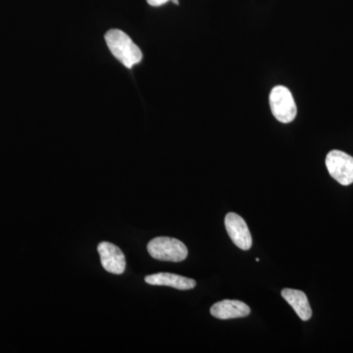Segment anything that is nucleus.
I'll use <instances>...</instances> for the list:
<instances>
[{
	"mask_svg": "<svg viewBox=\"0 0 353 353\" xmlns=\"http://www.w3.org/2000/svg\"><path fill=\"white\" fill-rule=\"evenodd\" d=\"M104 39L113 57L119 60L126 68L132 69L134 65L143 60L141 48L132 41L126 32L112 29L106 32Z\"/></svg>",
	"mask_w": 353,
	"mask_h": 353,
	"instance_id": "nucleus-1",
	"label": "nucleus"
},
{
	"mask_svg": "<svg viewBox=\"0 0 353 353\" xmlns=\"http://www.w3.org/2000/svg\"><path fill=\"white\" fill-rule=\"evenodd\" d=\"M148 252L152 259L160 261L181 262L188 257V248L176 239L159 236L148 245Z\"/></svg>",
	"mask_w": 353,
	"mask_h": 353,
	"instance_id": "nucleus-2",
	"label": "nucleus"
},
{
	"mask_svg": "<svg viewBox=\"0 0 353 353\" xmlns=\"http://www.w3.org/2000/svg\"><path fill=\"white\" fill-rule=\"evenodd\" d=\"M269 103L272 114L279 122L288 124L296 119V104L289 88L283 85L273 88L269 97Z\"/></svg>",
	"mask_w": 353,
	"mask_h": 353,
	"instance_id": "nucleus-3",
	"label": "nucleus"
},
{
	"mask_svg": "<svg viewBox=\"0 0 353 353\" xmlns=\"http://www.w3.org/2000/svg\"><path fill=\"white\" fill-rule=\"evenodd\" d=\"M330 175L343 185L353 183V157L341 150H332L326 157Z\"/></svg>",
	"mask_w": 353,
	"mask_h": 353,
	"instance_id": "nucleus-4",
	"label": "nucleus"
},
{
	"mask_svg": "<svg viewBox=\"0 0 353 353\" xmlns=\"http://www.w3.org/2000/svg\"><path fill=\"white\" fill-rule=\"evenodd\" d=\"M225 227L232 241L243 250H250L252 245V234L243 218L236 213H228Z\"/></svg>",
	"mask_w": 353,
	"mask_h": 353,
	"instance_id": "nucleus-5",
	"label": "nucleus"
},
{
	"mask_svg": "<svg viewBox=\"0 0 353 353\" xmlns=\"http://www.w3.org/2000/svg\"><path fill=\"white\" fill-rule=\"evenodd\" d=\"M99 256H101V264L103 268L109 273L120 275L126 269V259L122 250L117 245L108 241H102L99 243Z\"/></svg>",
	"mask_w": 353,
	"mask_h": 353,
	"instance_id": "nucleus-6",
	"label": "nucleus"
},
{
	"mask_svg": "<svg viewBox=\"0 0 353 353\" xmlns=\"http://www.w3.org/2000/svg\"><path fill=\"white\" fill-rule=\"evenodd\" d=\"M211 315L220 320L234 319L246 317L250 314V308L248 304L240 301H226L216 303L210 309Z\"/></svg>",
	"mask_w": 353,
	"mask_h": 353,
	"instance_id": "nucleus-7",
	"label": "nucleus"
},
{
	"mask_svg": "<svg viewBox=\"0 0 353 353\" xmlns=\"http://www.w3.org/2000/svg\"><path fill=\"white\" fill-rule=\"evenodd\" d=\"M145 282L152 285H164L181 290H192L196 282L192 279L183 277L171 273H157L146 276Z\"/></svg>",
	"mask_w": 353,
	"mask_h": 353,
	"instance_id": "nucleus-8",
	"label": "nucleus"
},
{
	"mask_svg": "<svg viewBox=\"0 0 353 353\" xmlns=\"http://www.w3.org/2000/svg\"><path fill=\"white\" fill-rule=\"evenodd\" d=\"M282 296L285 301L294 308L297 316L303 321H308L312 316L310 304L308 303L307 296L303 292L299 290L284 289L282 290Z\"/></svg>",
	"mask_w": 353,
	"mask_h": 353,
	"instance_id": "nucleus-9",
	"label": "nucleus"
},
{
	"mask_svg": "<svg viewBox=\"0 0 353 353\" xmlns=\"http://www.w3.org/2000/svg\"><path fill=\"white\" fill-rule=\"evenodd\" d=\"M146 1H148L150 6L158 7L163 6V4L167 3V2L170 1V0H146Z\"/></svg>",
	"mask_w": 353,
	"mask_h": 353,
	"instance_id": "nucleus-10",
	"label": "nucleus"
}]
</instances>
